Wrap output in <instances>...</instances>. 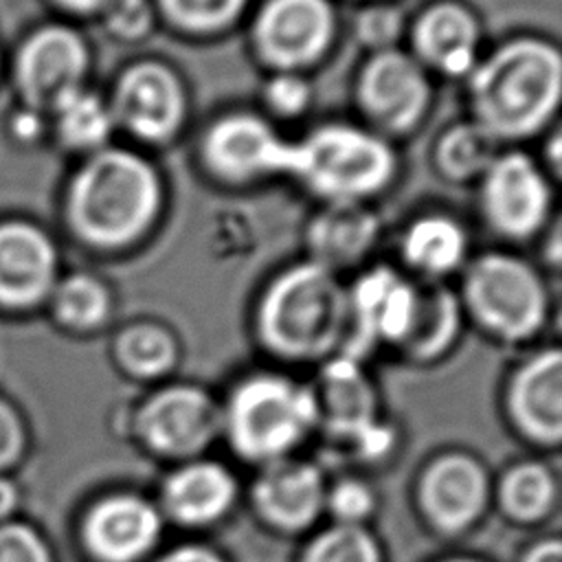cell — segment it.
Wrapping results in <instances>:
<instances>
[{
    "instance_id": "f6af8a7d",
    "label": "cell",
    "mask_w": 562,
    "mask_h": 562,
    "mask_svg": "<svg viewBox=\"0 0 562 562\" xmlns=\"http://www.w3.org/2000/svg\"><path fill=\"white\" fill-rule=\"evenodd\" d=\"M347 2H351V4H371V2H400V0H347Z\"/></svg>"
},
{
    "instance_id": "8992f818",
    "label": "cell",
    "mask_w": 562,
    "mask_h": 562,
    "mask_svg": "<svg viewBox=\"0 0 562 562\" xmlns=\"http://www.w3.org/2000/svg\"><path fill=\"white\" fill-rule=\"evenodd\" d=\"M292 138L257 108H226L198 132L193 158L224 189H255L288 178Z\"/></svg>"
},
{
    "instance_id": "30bf717a",
    "label": "cell",
    "mask_w": 562,
    "mask_h": 562,
    "mask_svg": "<svg viewBox=\"0 0 562 562\" xmlns=\"http://www.w3.org/2000/svg\"><path fill=\"white\" fill-rule=\"evenodd\" d=\"M316 422L314 391L272 371L237 384L226 408L231 439L248 459L279 461Z\"/></svg>"
},
{
    "instance_id": "d4e9b609",
    "label": "cell",
    "mask_w": 562,
    "mask_h": 562,
    "mask_svg": "<svg viewBox=\"0 0 562 562\" xmlns=\"http://www.w3.org/2000/svg\"><path fill=\"white\" fill-rule=\"evenodd\" d=\"M503 145L470 116L448 121L430 143L435 176L452 187H474Z\"/></svg>"
},
{
    "instance_id": "8fae6325",
    "label": "cell",
    "mask_w": 562,
    "mask_h": 562,
    "mask_svg": "<svg viewBox=\"0 0 562 562\" xmlns=\"http://www.w3.org/2000/svg\"><path fill=\"white\" fill-rule=\"evenodd\" d=\"M351 101L360 123L400 145L430 119L437 79L404 46L367 53L353 72Z\"/></svg>"
},
{
    "instance_id": "603a6c76",
    "label": "cell",
    "mask_w": 562,
    "mask_h": 562,
    "mask_svg": "<svg viewBox=\"0 0 562 562\" xmlns=\"http://www.w3.org/2000/svg\"><path fill=\"white\" fill-rule=\"evenodd\" d=\"M316 417L331 432L345 437L371 435L373 430V389L364 375L360 360L347 353H336L323 362L321 395L314 393Z\"/></svg>"
},
{
    "instance_id": "3957f363",
    "label": "cell",
    "mask_w": 562,
    "mask_h": 562,
    "mask_svg": "<svg viewBox=\"0 0 562 562\" xmlns=\"http://www.w3.org/2000/svg\"><path fill=\"white\" fill-rule=\"evenodd\" d=\"M259 345L288 362H325L349 334L347 279L299 257L259 285L250 312Z\"/></svg>"
},
{
    "instance_id": "1f68e13d",
    "label": "cell",
    "mask_w": 562,
    "mask_h": 562,
    "mask_svg": "<svg viewBox=\"0 0 562 562\" xmlns=\"http://www.w3.org/2000/svg\"><path fill=\"white\" fill-rule=\"evenodd\" d=\"M555 498V483L547 468L538 463L516 465L501 483V503L507 514L533 520L549 512Z\"/></svg>"
},
{
    "instance_id": "836d02e7",
    "label": "cell",
    "mask_w": 562,
    "mask_h": 562,
    "mask_svg": "<svg viewBox=\"0 0 562 562\" xmlns=\"http://www.w3.org/2000/svg\"><path fill=\"white\" fill-rule=\"evenodd\" d=\"M303 562H380V553L362 527L336 525L310 544Z\"/></svg>"
},
{
    "instance_id": "4fadbf2b",
    "label": "cell",
    "mask_w": 562,
    "mask_h": 562,
    "mask_svg": "<svg viewBox=\"0 0 562 562\" xmlns=\"http://www.w3.org/2000/svg\"><path fill=\"white\" fill-rule=\"evenodd\" d=\"M483 18L468 0H426L408 13L404 48L435 77L461 81L483 53Z\"/></svg>"
},
{
    "instance_id": "83f0119b",
    "label": "cell",
    "mask_w": 562,
    "mask_h": 562,
    "mask_svg": "<svg viewBox=\"0 0 562 562\" xmlns=\"http://www.w3.org/2000/svg\"><path fill=\"white\" fill-rule=\"evenodd\" d=\"M255 0H154L160 26L189 42H213L239 29Z\"/></svg>"
},
{
    "instance_id": "8d00e7d4",
    "label": "cell",
    "mask_w": 562,
    "mask_h": 562,
    "mask_svg": "<svg viewBox=\"0 0 562 562\" xmlns=\"http://www.w3.org/2000/svg\"><path fill=\"white\" fill-rule=\"evenodd\" d=\"M325 501L338 518V525H358L373 507L371 492L360 481H340Z\"/></svg>"
},
{
    "instance_id": "2e32d148",
    "label": "cell",
    "mask_w": 562,
    "mask_h": 562,
    "mask_svg": "<svg viewBox=\"0 0 562 562\" xmlns=\"http://www.w3.org/2000/svg\"><path fill=\"white\" fill-rule=\"evenodd\" d=\"M220 422L211 395L193 384H173L156 391L138 413V432L162 454L187 457L202 450Z\"/></svg>"
},
{
    "instance_id": "7a4b0ae2",
    "label": "cell",
    "mask_w": 562,
    "mask_h": 562,
    "mask_svg": "<svg viewBox=\"0 0 562 562\" xmlns=\"http://www.w3.org/2000/svg\"><path fill=\"white\" fill-rule=\"evenodd\" d=\"M167 209V173L154 154L130 143L86 156L66 198L72 231L101 252L140 250L158 235Z\"/></svg>"
},
{
    "instance_id": "277c9868",
    "label": "cell",
    "mask_w": 562,
    "mask_h": 562,
    "mask_svg": "<svg viewBox=\"0 0 562 562\" xmlns=\"http://www.w3.org/2000/svg\"><path fill=\"white\" fill-rule=\"evenodd\" d=\"M400 176L397 143L358 119H325L292 138L285 180L316 204H375Z\"/></svg>"
},
{
    "instance_id": "9a60e30c",
    "label": "cell",
    "mask_w": 562,
    "mask_h": 562,
    "mask_svg": "<svg viewBox=\"0 0 562 562\" xmlns=\"http://www.w3.org/2000/svg\"><path fill=\"white\" fill-rule=\"evenodd\" d=\"M382 237L384 222L375 204H316L303 224V257L347 279L375 261Z\"/></svg>"
},
{
    "instance_id": "d6986e66",
    "label": "cell",
    "mask_w": 562,
    "mask_h": 562,
    "mask_svg": "<svg viewBox=\"0 0 562 562\" xmlns=\"http://www.w3.org/2000/svg\"><path fill=\"white\" fill-rule=\"evenodd\" d=\"M158 533V512L132 494L101 501L83 527L86 544L101 562H136L151 549Z\"/></svg>"
},
{
    "instance_id": "ffe728a7",
    "label": "cell",
    "mask_w": 562,
    "mask_h": 562,
    "mask_svg": "<svg viewBox=\"0 0 562 562\" xmlns=\"http://www.w3.org/2000/svg\"><path fill=\"white\" fill-rule=\"evenodd\" d=\"M487 498V481L476 461L450 454L435 461L422 481V503L430 520L446 531H461L476 520Z\"/></svg>"
},
{
    "instance_id": "9c48e42d",
    "label": "cell",
    "mask_w": 562,
    "mask_h": 562,
    "mask_svg": "<svg viewBox=\"0 0 562 562\" xmlns=\"http://www.w3.org/2000/svg\"><path fill=\"white\" fill-rule=\"evenodd\" d=\"M472 189L476 217L498 246L533 244L558 217L555 180L525 147H503Z\"/></svg>"
},
{
    "instance_id": "ac0fdd59",
    "label": "cell",
    "mask_w": 562,
    "mask_h": 562,
    "mask_svg": "<svg viewBox=\"0 0 562 562\" xmlns=\"http://www.w3.org/2000/svg\"><path fill=\"white\" fill-rule=\"evenodd\" d=\"M509 408L525 432L542 443H558L562 432V351H533L509 380Z\"/></svg>"
},
{
    "instance_id": "f546056e",
    "label": "cell",
    "mask_w": 562,
    "mask_h": 562,
    "mask_svg": "<svg viewBox=\"0 0 562 562\" xmlns=\"http://www.w3.org/2000/svg\"><path fill=\"white\" fill-rule=\"evenodd\" d=\"M114 292L97 274L75 272L53 285V307L57 318L75 331H94L114 314Z\"/></svg>"
},
{
    "instance_id": "52a82bcc",
    "label": "cell",
    "mask_w": 562,
    "mask_h": 562,
    "mask_svg": "<svg viewBox=\"0 0 562 562\" xmlns=\"http://www.w3.org/2000/svg\"><path fill=\"white\" fill-rule=\"evenodd\" d=\"M105 101L116 132L149 154L178 143L191 125V88L176 64L156 55L127 61Z\"/></svg>"
},
{
    "instance_id": "7c38bea8",
    "label": "cell",
    "mask_w": 562,
    "mask_h": 562,
    "mask_svg": "<svg viewBox=\"0 0 562 562\" xmlns=\"http://www.w3.org/2000/svg\"><path fill=\"white\" fill-rule=\"evenodd\" d=\"M419 281L395 263L371 261L347 277L349 334L342 353L362 358L384 345L397 349L406 334Z\"/></svg>"
},
{
    "instance_id": "d6a6232c",
    "label": "cell",
    "mask_w": 562,
    "mask_h": 562,
    "mask_svg": "<svg viewBox=\"0 0 562 562\" xmlns=\"http://www.w3.org/2000/svg\"><path fill=\"white\" fill-rule=\"evenodd\" d=\"M408 13L400 2L358 4L351 18V35L362 53H378L404 46Z\"/></svg>"
},
{
    "instance_id": "bcb514c9",
    "label": "cell",
    "mask_w": 562,
    "mask_h": 562,
    "mask_svg": "<svg viewBox=\"0 0 562 562\" xmlns=\"http://www.w3.org/2000/svg\"><path fill=\"white\" fill-rule=\"evenodd\" d=\"M450 562H474V560H450Z\"/></svg>"
},
{
    "instance_id": "4316f807",
    "label": "cell",
    "mask_w": 562,
    "mask_h": 562,
    "mask_svg": "<svg viewBox=\"0 0 562 562\" xmlns=\"http://www.w3.org/2000/svg\"><path fill=\"white\" fill-rule=\"evenodd\" d=\"M112 351L125 373L140 380H154L178 364L180 340L167 323L151 316H138L116 331Z\"/></svg>"
},
{
    "instance_id": "4dcf8cb0",
    "label": "cell",
    "mask_w": 562,
    "mask_h": 562,
    "mask_svg": "<svg viewBox=\"0 0 562 562\" xmlns=\"http://www.w3.org/2000/svg\"><path fill=\"white\" fill-rule=\"evenodd\" d=\"M257 110L272 123H294L310 114L316 90L310 75L301 72H263L257 92Z\"/></svg>"
},
{
    "instance_id": "ee69618b",
    "label": "cell",
    "mask_w": 562,
    "mask_h": 562,
    "mask_svg": "<svg viewBox=\"0 0 562 562\" xmlns=\"http://www.w3.org/2000/svg\"><path fill=\"white\" fill-rule=\"evenodd\" d=\"M75 13H101L110 0H57Z\"/></svg>"
},
{
    "instance_id": "ab89813d",
    "label": "cell",
    "mask_w": 562,
    "mask_h": 562,
    "mask_svg": "<svg viewBox=\"0 0 562 562\" xmlns=\"http://www.w3.org/2000/svg\"><path fill=\"white\" fill-rule=\"evenodd\" d=\"M542 151L536 154L547 173L558 182L560 178V167H562V136H560V125H553L549 132L542 136Z\"/></svg>"
},
{
    "instance_id": "5b68a950",
    "label": "cell",
    "mask_w": 562,
    "mask_h": 562,
    "mask_svg": "<svg viewBox=\"0 0 562 562\" xmlns=\"http://www.w3.org/2000/svg\"><path fill=\"white\" fill-rule=\"evenodd\" d=\"M452 288L465 323L505 345L531 342L555 312L553 279L520 248L474 250Z\"/></svg>"
},
{
    "instance_id": "e575fe53",
    "label": "cell",
    "mask_w": 562,
    "mask_h": 562,
    "mask_svg": "<svg viewBox=\"0 0 562 562\" xmlns=\"http://www.w3.org/2000/svg\"><path fill=\"white\" fill-rule=\"evenodd\" d=\"M99 15L108 35L121 44H145L160 29L154 0H110Z\"/></svg>"
},
{
    "instance_id": "e0dca14e",
    "label": "cell",
    "mask_w": 562,
    "mask_h": 562,
    "mask_svg": "<svg viewBox=\"0 0 562 562\" xmlns=\"http://www.w3.org/2000/svg\"><path fill=\"white\" fill-rule=\"evenodd\" d=\"M90 50L68 26H46L35 33L20 55V81L37 105L55 108L68 94L86 88Z\"/></svg>"
},
{
    "instance_id": "f1b7e54d",
    "label": "cell",
    "mask_w": 562,
    "mask_h": 562,
    "mask_svg": "<svg viewBox=\"0 0 562 562\" xmlns=\"http://www.w3.org/2000/svg\"><path fill=\"white\" fill-rule=\"evenodd\" d=\"M53 110L57 116L59 138L70 149L90 156L112 143L116 127L105 97L81 88L59 101Z\"/></svg>"
},
{
    "instance_id": "5bb4252c",
    "label": "cell",
    "mask_w": 562,
    "mask_h": 562,
    "mask_svg": "<svg viewBox=\"0 0 562 562\" xmlns=\"http://www.w3.org/2000/svg\"><path fill=\"white\" fill-rule=\"evenodd\" d=\"M393 246V263L411 279L424 283H454L474 255L470 224L443 206L411 213L400 224Z\"/></svg>"
},
{
    "instance_id": "484cf974",
    "label": "cell",
    "mask_w": 562,
    "mask_h": 562,
    "mask_svg": "<svg viewBox=\"0 0 562 562\" xmlns=\"http://www.w3.org/2000/svg\"><path fill=\"white\" fill-rule=\"evenodd\" d=\"M162 498L169 514L180 522L204 525L231 507L235 481L220 463L195 461L169 476Z\"/></svg>"
},
{
    "instance_id": "6da1fadb",
    "label": "cell",
    "mask_w": 562,
    "mask_h": 562,
    "mask_svg": "<svg viewBox=\"0 0 562 562\" xmlns=\"http://www.w3.org/2000/svg\"><path fill=\"white\" fill-rule=\"evenodd\" d=\"M474 123L503 147H522L558 125L562 103L560 44L538 31L507 33L483 48L463 79Z\"/></svg>"
},
{
    "instance_id": "44dd1931",
    "label": "cell",
    "mask_w": 562,
    "mask_h": 562,
    "mask_svg": "<svg viewBox=\"0 0 562 562\" xmlns=\"http://www.w3.org/2000/svg\"><path fill=\"white\" fill-rule=\"evenodd\" d=\"M255 505L281 529L307 527L325 503L321 472L303 461H272L255 483Z\"/></svg>"
},
{
    "instance_id": "7402d4cb",
    "label": "cell",
    "mask_w": 562,
    "mask_h": 562,
    "mask_svg": "<svg viewBox=\"0 0 562 562\" xmlns=\"http://www.w3.org/2000/svg\"><path fill=\"white\" fill-rule=\"evenodd\" d=\"M55 285V248L50 239L24 224L0 228V301L26 305Z\"/></svg>"
},
{
    "instance_id": "b9f144b4",
    "label": "cell",
    "mask_w": 562,
    "mask_h": 562,
    "mask_svg": "<svg viewBox=\"0 0 562 562\" xmlns=\"http://www.w3.org/2000/svg\"><path fill=\"white\" fill-rule=\"evenodd\" d=\"M18 505V487L0 476V520H4Z\"/></svg>"
},
{
    "instance_id": "d590c367",
    "label": "cell",
    "mask_w": 562,
    "mask_h": 562,
    "mask_svg": "<svg viewBox=\"0 0 562 562\" xmlns=\"http://www.w3.org/2000/svg\"><path fill=\"white\" fill-rule=\"evenodd\" d=\"M0 562H50V553L42 536L29 525H0Z\"/></svg>"
},
{
    "instance_id": "60d3db41",
    "label": "cell",
    "mask_w": 562,
    "mask_h": 562,
    "mask_svg": "<svg viewBox=\"0 0 562 562\" xmlns=\"http://www.w3.org/2000/svg\"><path fill=\"white\" fill-rule=\"evenodd\" d=\"M158 562H222V560L213 551H209V549L182 547V549H176V551L167 553Z\"/></svg>"
},
{
    "instance_id": "7bdbcfd3",
    "label": "cell",
    "mask_w": 562,
    "mask_h": 562,
    "mask_svg": "<svg viewBox=\"0 0 562 562\" xmlns=\"http://www.w3.org/2000/svg\"><path fill=\"white\" fill-rule=\"evenodd\" d=\"M525 562H560V542L549 540V542L538 544L536 549H531V553L527 555Z\"/></svg>"
},
{
    "instance_id": "cb8c5ba5",
    "label": "cell",
    "mask_w": 562,
    "mask_h": 562,
    "mask_svg": "<svg viewBox=\"0 0 562 562\" xmlns=\"http://www.w3.org/2000/svg\"><path fill=\"white\" fill-rule=\"evenodd\" d=\"M465 325L452 283L417 285L415 307L397 353L411 362H432L448 353Z\"/></svg>"
},
{
    "instance_id": "ba28073f",
    "label": "cell",
    "mask_w": 562,
    "mask_h": 562,
    "mask_svg": "<svg viewBox=\"0 0 562 562\" xmlns=\"http://www.w3.org/2000/svg\"><path fill=\"white\" fill-rule=\"evenodd\" d=\"M241 26L263 72L312 77L336 53L342 15L338 0H255Z\"/></svg>"
},
{
    "instance_id": "74e56055",
    "label": "cell",
    "mask_w": 562,
    "mask_h": 562,
    "mask_svg": "<svg viewBox=\"0 0 562 562\" xmlns=\"http://www.w3.org/2000/svg\"><path fill=\"white\" fill-rule=\"evenodd\" d=\"M22 450V424L18 413L0 400V468L11 463Z\"/></svg>"
},
{
    "instance_id": "f35d334b",
    "label": "cell",
    "mask_w": 562,
    "mask_h": 562,
    "mask_svg": "<svg viewBox=\"0 0 562 562\" xmlns=\"http://www.w3.org/2000/svg\"><path fill=\"white\" fill-rule=\"evenodd\" d=\"M540 246L536 263L551 277H558L560 263H562V235H560V217H555L547 231L536 239Z\"/></svg>"
}]
</instances>
